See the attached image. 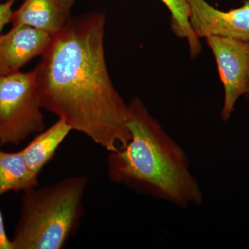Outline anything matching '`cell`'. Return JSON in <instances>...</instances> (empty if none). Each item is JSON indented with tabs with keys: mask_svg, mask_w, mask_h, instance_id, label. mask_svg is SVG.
Listing matches in <instances>:
<instances>
[{
	"mask_svg": "<svg viewBox=\"0 0 249 249\" xmlns=\"http://www.w3.org/2000/svg\"><path fill=\"white\" fill-rule=\"evenodd\" d=\"M106 16L71 18L34 69L42 109L109 152L130 141L128 105L116 91L105 56Z\"/></svg>",
	"mask_w": 249,
	"mask_h": 249,
	"instance_id": "obj_1",
	"label": "cell"
},
{
	"mask_svg": "<svg viewBox=\"0 0 249 249\" xmlns=\"http://www.w3.org/2000/svg\"><path fill=\"white\" fill-rule=\"evenodd\" d=\"M127 126L130 141L107 157L109 181L181 208L202 204V191L190 171L186 152L139 97L128 104Z\"/></svg>",
	"mask_w": 249,
	"mask_h": 249,
	"instance_id": "obj_2",
	"label": "cell"
},
{
	"mask_svg": "<svg viewBox=\"0 0 249 249\" xmlns=\"http://www.w3.org/2000/svg\"><path fill=\"white\" fill-rule=\"evenodd\" d=\"M88 178L67 177L24 191L13 249H62L76 235L84 214Z\"/></svg>",
	"mask_w": 249,
	"mask_h": 249,
	"instance_id": "obj_3",
	"label": "cell"
},
{
	"mask_svg": "<svg viewBox=\"0 0 249 249\" xmlns=\"http://www.w3.org/2000/svg\"><path fill=\"white\" fill-rule=\"evenodd\" d=\"M42 109L34 70L0 77V145H19L42 132Z\"/></svg>",
	"mask_w": 249,
	"mask_h": 249,
	"instance_id": "obj_4",
	"label": "cell"
},
{
	"mask_svg": "<svg viewBox=\"0 0 249 249\" xmlns=\"http://www.w3.org/2000/svg\"><path fill=\"white\" fill-rule=\"evenodd\" d=\"M217 62L224 88V101L221 116L228 121L235 110L238 98L249 89V42L225 36L206 37Z\"/></svg>",
	"mask_w": 249,
	"mask_h": 249,
	"instance_id": "obj_5",
	"label": "cell"
},
{
	"mask_svg": "<svg viewBox=\"0 0 249 249\" xmlns=\"http://www.w3.org/2000/svg\"><path fill=\"white\" fill-rule=\"evenodd\" d=\"M189 5L190 23L196 37L219 36L249 42V0H242L241 7L220 11L206 0H186Z\"/></svg>",
	"mask_w": 249,
	"mask_h": 249,
	"instance_id": "obj_6",
	"label": "cell"
},
{
	"mask_svg": "<svg viewBox=\"0 0 249 249\" xmlns=\"http://www.w3.org/2000/svg\"><path fill=\"white\" fill-rule=\"evenodd\" d=\"M52 39L47 33L26 25L13 26L0 34V77L19 71L32 59L42 56Z\"/></svg>",
	"mask_w": 249,
	"mask_h": 249,
	"instance_id": "obj_7",
	"label": "cell"
},
{
	"mask_svg": "<svg viewBox=\"0 0 249 249\" xmlns=\"http://www.w3.org/2000/svg\"><path fill=\"white\" fill-rule=\"evenodd\" d=\"M76 0H24L13 11L10 23L26 25L47 33L52 37L62 30L71 19Z\"/></svg>",
	"mask_w": 249,
	"mask_h": 249,
	"instance_id": "obj_8",
	"label": "cell"
},
{
	"mask_svg": "<svg viewBox=\"0 0 249 249\" xmlns=\"http://www.w3.org/2000/svg\"><path fill=\"white\" fill-rule=\"evenodd\" d=\"M71 131V127L62 119L52 124L33 139L21 150L31 173L38 177L41 170L53 158L60 144Z\"/></svg>",
	"mask_w": 249,
	"mask_h": 249,
	"instance_id": "obj_9",
	"label": "cell"
},
{
	"mask_svg": "<svg viewBox=\"0 0 249 249\" xmlns=\"http://www.w3.org/2000/svg\"><path fill=\"white\" fill-rule=\"evenodd\" d=\"M38 185V177L28 168L22 151L0 150V196L8 192L24 191Z\"/></svg>",
	"mask_w": 249,
	"mask_h": 249,
	"instance_id": "obj_10",
	"label": "cell"
},
{
	"mask_svg": "<svg viewBox=\"0 0 249 249\" xmlns=\"http://www.w3.org/2000/svg\"><path fill=\"white\" fill-rule=\"evenodd\" d=\"M169 9L171 14V30L178 37L186 39L189 47L190 55L196 58L201 53L200 40L193 32L190 23L189 5L186 0H160Z\"/></svg>",
	"mask_w": 249,
	"mask_h": 249,
	"instance_id": "obj_11",
	"label": "cell"
},
{
	"mask_svg": "<svg viewBox=\"0 0 249 249\" xmlns=\"http://www.w3.org/2000/svg\"><path fill=\"white\" fill-rule=\"evenodd\" d=\"M16 1V0H7L4 3H0V32L8 23H10L13 6Z\"/></svg>",
	"mask_w": 249,
	"mask_h": 249,
	"instance_id": "obj_12",
	"label": "cell"
},
{
	"mask_svg": "<svg viewBox=\"0 0 249 249\" xmlns=\"http://www.w3.org/2000/svg\"><path fill=\"white\" fill-rule=\"evenodd\" d=\"M0 249H13L12 242L6 234L4 217L0 209Z\"/></svg>",
	"mask_w": 249,
	"mask_h": 249,
	"instance_id": "obj_13",
	"label": "cell"
},
{
	"mask_svg": "<svg viewBox=\"0 0 249 249\" xmlns=\"http://www.w3.org/2000/svg\"><path fill=\"white\" fill-rule=\"evenodd\" d=\"M247 96H249V89L247 93Z\"/></svg>",
	"mask_w": 249,
	"mask_h": 249,
	"instance_id": "obj_14",
	"label": "cell"
}]
</instances>
